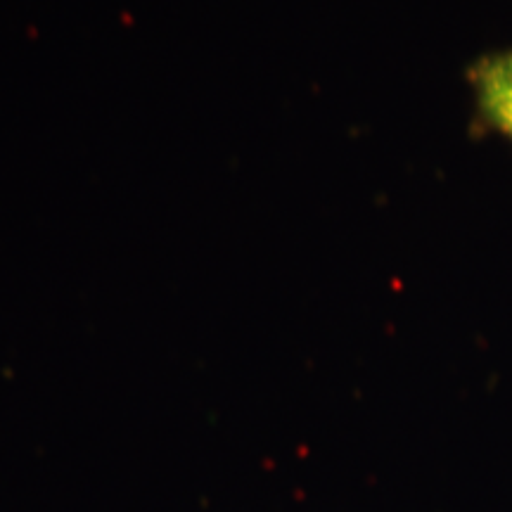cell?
Returning a JSON list of instances; mask_svg holds the SVG:
<instances>
[{
	"label": "cell",
	"mask_w": 512,
	"mask_h": 512,
	"mask_svg": "<svg viewBox=\"0 0 512 512\" xmlns=\"http://www.w3.org/2000/svg\"><path fill=\"white\" fill-rule=\"evenodd\" d=\"M472 93V131L501 136L512 145V48L479 55L467 67Z\"/></svg>",
	"instance_id": "obj_1"
}]
</instances>
